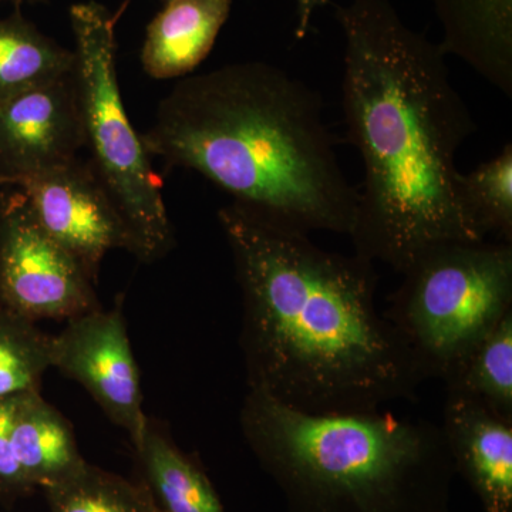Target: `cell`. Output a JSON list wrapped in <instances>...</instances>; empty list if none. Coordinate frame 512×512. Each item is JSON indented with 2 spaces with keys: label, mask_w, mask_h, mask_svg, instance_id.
<instances>
[{
  "label": "cell",
  "mask_w": 512,
  "mask_h": 512,
  "mask_svg": "<svg viewBox=\"0 0 512 512\" xmlns=\"http://www.w3.org/2000/svg\"><path fill=\"white\" fill-rule=\"evenodd\" d=\"M443 29V52L512 97V0H430Z\"/></svg>",
  "instance_id": "cell-12"
},
{
  "label": "cell",
  "mask_w": 512,
  "mask_h": 512,
  "mask_svg": "<svg viewBox=\"0 0 512 512\" xmlns=\"http://www.w3.org/2000/svg\"><path fill=\"white\" fill-rule=\"evenodd\" d=\"M116 20L101 3H76L70 8L84 148L126 224L133 255L153 264L174 248V228L163 184L124 109L117 76Z\"/></svg>",
  "instance_id": "cell-5"
},
{
  "label": "cell",
  "mask_w": 512,
  "mask_h": 512,
  "mask_svg": "<svg viewBox=\"0 0 512 512\" xmlns=\"http://www.w3.org/2000/svg\"><path fill=\"white\" fill-rule=\"evenodd\" d=\"M82 113L74 72L0 104V188L79 158Z\"/></svg>",
  "instance_id": "cell-10"
},
{
  "label": "cell",
  "mask_w": 512,
  "mask_h": 512,
  "mask_svg": "<svg viewBox=\"0 0 512 512\" xmlns=\"http://www.w3.org/2000/svg\"><path fill=\"white\" fill-rule=\"evenodd\" d=\"M454 470L484 512H512V421L467 397L446 394L443 423Z\"/></svg>",
  "instance_id": "cell-11"
},
{
  "label": "cell",
  "mask_w": 512,
  "mask_h": 512,
  "mask_svg": "<svg viewBox=\"0 0 512 512\" xmlns=\"http://www.w3.org/2000/svg\"><path fill=\"white\" fill-rule=\"evenodd\" d=\"M76 56L20 12L0 18V104L36 84L74 72Z\"/></svg>",
  "instance_id": "cell-17"
},
{
  "label": "cell",
  "mask_w": 512,
  "mask_h": 512,
  "mask_svg": "<svg viewBox=\"0 0 512 512\" xmlns=\"http://www.w3.org/2000/svg\"><path fill=\"white\" fill-rule=\"evenodd\" d=\"M133 448L140 481L157 512H225L200 461L181 450L153 421H148Z\"/></svg>",
  "instance_id": "cell-15"
},
{
  "label": "cell",
  "mask_w": 512,
  "mask_h": 512,
  "mask_svg": "<svg viewBox=\"0 0 512 512\" xmlns=\"http://www.w3.org/2000/svg\"><path fill=\"white\" fill-rule=\"evenodd\" d=\"M232 0H168L151 20L141 64L157 80L181 79L210 55L229 18Z\"/></svg>",
  "instance_id": "cell-13"
},
{
  "label": "cell",
  "mask_w": 512,
  "mask_h": 512,
  "mask_svg": "<svg viewBox=\"0 0 512 512\" xmlns=\"http://www.w3.org/2000/svg\"><path fill=\"white\" fill-rule=\"evenodd\" d=\"M384 316L407 340L427 380L440 379L512 312V244L454 242L403 272Z\"/></svg>",
  "instance_id": "cell-6"
},
{
  "label": "cell",
  "mask_w": 512,
  "mask_h": 512,
  "mask_svg": "<svg viewBox=\"0 0 512 512\" xmlns=\"http://www.w3.org/2000/svg\"><path fill=\"white\" fill-rule=\"evenodd\" d=\"M15 396L0 400V498L15 500L35 491L23 473L12 446Z\"/></svg>",
  "instance_id": "cell-21"
},
{
  "label": "cell",
  "mask_w": 512,
  "mask_h": 512,
  "mask_svg": "<svg viewBox=\"0 0 512 512\" xmlns=\"http://www.w3.org/2000/svg\"><path fill=\"white\" fill-rule=\"evenodd\" d=\"M52 367L92 396L111 423L126 431L131 446L146 430L141 375L123 313V298L67 320L50 343Z\"/></svg>",
  "instance_id": "cell-8"
},
{
  "label": "cell",
  "mask_w": 512,
  "mask_h": 512,
  "mask_svg": "<svg viewBox=\"0 0 512 512\" xmlns=\"http://www.w3.org/2000/svg\"><path fill=\"white\" fill-rule=\"evenodd\" d=\"M45 493L47 512H157L140 480L89 463Z\"/></svg>",
  "instance_id": "cell-18"
},
{
  "label": "cell",
  "mask_w": 512,
  "mask_h": 512,
  "mask_svg": "<svg viewBox=\"0 0 512 512\" xmlns=\"http://www.w3.org/2000/svg\"><path fill=\"white\" fill-rule=\"evenodd\" d=\"M96 282L47 234L16 188H0V308L39 322L101 308Z\"/></svg>",
  "instance_id": "cell-7"
},
{
  "label": "cell",
  "mask_w": 512,
  "mask_h": 512,
  "mask_svg": "<svg viewBox=\"0 0 512 512\" xmlns=\"http://www.w3.org/2000/svg\"><path fill=\"white\" fill-rule=\"evenodd\" d=\"M239 424L288 512H450L456 470L433 421L295 412L248 390Z\"/></svg>",
  "instance_id": "cell-4"
},
{
  "label": "cell",
  "mask_w": 512,
  "mask_h": 512,
  "mask_svg": "<svg viewBox=\"0 0 512 512\" xmlns=\"http://www.w3.org/2000/svg\"><path fill=\"white\" fill-rule=\"evenodd\" d=\"M13 2H35V0H13Z\"/></svg>",
  "instance_id": "cell-23"
},
{
  "label": "cell",
  "mask_w": 512,
  "mask_h": 512,
  "mask_svg": "<svg viewBox=\"0 0 512 512\" xmlns=\"http://www.w3.org/2000/svg\"><path fill=\"white\" fill-rule=\"evenodd\" d=\"M50 343L36 322L0 308V400L40 390L52 367Z\"/></svg>",
  "instance_id": "cell-20"
},
{
  "label": "cell",
  "mask_w": 512,
  "mask_h": 512,
  "mask_svg": "<svg viewBox=\"0 0 512 512\" xmlns=\"http://www.w3.org/2000/svg\"><path fill=\"white\" fill-rule=\"evenodd\" d=\"M345 37L342 106L363 161L355 254L402 275L431 248L481 242L458 195L460 147L476 121L440 45L407 26L392 0L335 6Z\"/></svg>",
  "instance_id": "cell-2"
},
{
  "label": "cell",
  "mask_w": 512,
  "mask_h": 512,
  "mask_svg": "<svg viewBox=\"0 0 512 512\" xmlns=\"http://www.w3.org/2000/svg\"><path fill=\"white\" fill-rule=\"evenodd\" d=\"M164 2H168V0H164Z\"/></svg>",
  "instance_id": "cell-24"
},
{
  "label": "cell",
  "mask_w": 512,
  "mask_h": 512,
  "mask_svg": "<svg viewBox=\"0 0 512 512\" xmlns=\"http://www.w3.org/2000/svg\"><path fill=\"white\" fill-rule=\"evenodd\" d=\"M141 140L150 157L201 174L278 227L349 235L355 224L359 195L340 167L319 94L274 64L184 77Z\"/></svg>",
  "instance_id": "cell-3"
},
{
  "label": "cell",
  "mask_w": 512,
  "mask_h": 512,
  "mask_svg": "<svg viewBox=\"0 0 512 512\" xmlns=\"http://www.w3.org/2000/svg\"><path fill=\"white\" fill-rule=\"evenodd\" d=\"M330 5V0H296V39H305L306 33L311 28V22L316 10Z\"/></svg>",
  "instance_id": "cell-22"
},
{
  "label": "cell",
  "mask_w": 512,
  "mask_h": 512,
  "mask_svg": "<svg viewBox=\"0 0 512 512\" xmlns=\"http://www.w3.org/2000/svg\"><path fill=\"white\" fill-rule=\"evenodd\" d=\"M47 234L97 282L104 256L114 249L133 255V241L116 205L79 158L13 185Z\"/></svg>",
  "instance_id": "cell-9"
},
{
  "label": "cell",
  "mask_w": 512,
  "mask_h": 512,
  "mask_svg": "<svg viewBox=\"0 0 512 512\" xmlns=\"http://www.w3.org/2000/svg\"><path fill=\"white\" fill-rule=\"evenodd\" d=\"M458 195L468 221L485 239L512 244V144L470 173L458 175Z\"/></svg>",
  "instance_id": "cell-19"
},
{
  "label": "cell",
  "mask_w": 512,
  "mask_h": 512,
  "mask_svg": "<svg viewBox=\"0 0 512 512\" xmlns=\"http://www.w3.org/2000/svg\"><path fill=\"white\" fill-rule=\"evenodd\" d=\"M446 394L476 400L512 421V312L443 377Z\"/></svg>",
  "instance_id": "cell-16"
},
{
  "label": "cell",
  "mask_w": 512,
  "mask_h": 512,
  "mask_svg": "<svg viewBox=\"0 0 512 512\" xmlns=\"http://www.w3.org/2000/svg\"><path fill=\"white\" fill-rule=\"evenodd\" d=\"M242 298L248 390L295 412H379L427 377L376 305V266L235 204L218 211Z\"/></svg>",
  "instance_id": "cell-1"
},
{
  "label": "cell",
  "mask_w": 512,
  "mask_h": 512,
  "mask_svg": "<svg viewBox=\"0 0 512 512\" xmlns=\"http://www.w3.org/2000/svg\"><path fill=\"white\" fill-rule=\"evenodd\" d=\"M12 446L35 490L63 483L87 463L77 446L72 424L46 402L40 390L16 394Z\"/></svg>",
  "instance_id": "cell-14"
}]
</instances>
